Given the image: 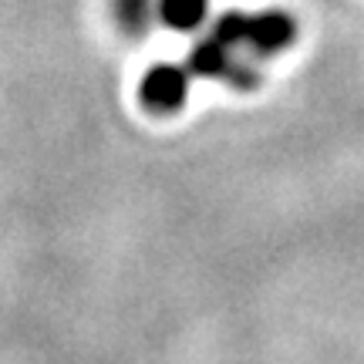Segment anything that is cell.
Instances as JSON below:
<instances>
[{
	"label": "cell",
	"instance_id": "cell-1",
	"mask_svg": "<svg viewBox=\"0 0 364 364\" xmlns=\"http://www.w3.org/2000/svg\"><path fill=\"white\" fill-rule=\"evenodd\" d=\"M213 38H220L226 48H250L260 58H270L277 51H287L297 41V21L284 11L263 14H240L230 11L213 24Z\"/></svg>",
	"mask_w": 364,
	"mask_h": 364
},
{
	"label": "cell",
	"instance_id": "cell-2",
	"mask_svg": "<svg viewBox=\"0 0 364 364\" xmlns=\"http://www.w3.org/2000/svg\"><path fill=\"white\" fill-rule=\"evenodd\" d=\"M189 98V71L179 65H156L142 75L139 102L152 115H176Z\"/></svg>",
	"mask_w": 364,
	"mask_h": 364
},
{
	"label": "cell",
	"instance_id": "cell-3",
	"mask_svg": "<svg viewBox=\"0 0 364 364\" xmlns=\"http://www.w3.org/2000/svg\"><path fill=\"white\" fill-rule=\"evenodd\" d=\"M206 14L209 0H159V17L169 31H196Z\"/></svg>",
	"mask_w": 364,
	"mask_h": 364
}]
</instances>
